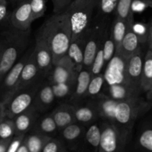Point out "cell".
I'll list each match as a JSON object with an SVG mask.
<instances>
[{
  "instance_id": "cell-1",
  "label": "cell",
  "mask_w": 152,
  "mask_h": 152,
  "mask_svg": "<svg viewBox=\"0 0 152 152\" xmlns=\"http://www.w3.org/2000/svg\"><path fill=\"white\" fill-rule=\"evenodd\" d=\"M37 37L44 40L53 54V64L67 54L72 38L71 22L65 12L52 15L39 28Z\"/></svg>"
},
{
  "instance_id": "cell-2",
  "label": "cell",
  "mask_w": 152,
  "mask_h": 152,
  "mask_svg": "<svg viewBox=\"0 0 152 152\" xmlns=\"http://www.w3.org/2000/svg\"><path fill=\"white\" fill-rule=\"evenodd\" d=\"M152 108L149 102L140 96L127 100L120 101L114 113V125L124 134L132 137V131L139 117L146 114Z\"/></svg>"
},
{
  "instance_id": "cell-3",
  "label": "cell",
  "mask_w": 152,
  "mask_h": 152,
  "mask_svg": "<svg viewBox=\"0 0 152 152\" xmlns=\"http://www.w3.org/2000/svg\"><path fill=\"white\" fill-rule=\"evenodd\" d=\"M98 0H73L65 10L70 19L72 38L86 35L94 22Z\"/></svg>"
},
{
  "instance_id": "cell-4",
  "label": "cell",
  "mask_w": 152,
  "mask_h": 152,
  "mask_svg": "<svg viewBox=\"0 0 152 152\" xmlns=\"http://www.w3.org/2000/svg\"><path fill=\"white\" fill-rule=\"evenodd\" d=\"M31 31H20L15 30L7 34L0 58V83L4 76L26 50L29 43Z\"/></svg>"
},
{
  "instance_id": "cell-5",
  "label": "cell",
  "mask_w": 152,
  "mask_h": 152,
  "mask_svg": "<svg viewBox=\"0 0 152 152\" xmlns=\"http://www.w3.org/2000/svg\"><path fill=\"white\" fill-rule=\"evenodd\" d=\"M99 152H129L132 137L124 134L113 123L100 120Z\"/></svg>"
},
{
  "instance_id": "cell-6",
  "label": "cell",
  "mask_w": 152,
  "mask_h": 152,
  "mask_svg": "<svg viewBox=\"0 0 152 152\" xmlns=\"http://www.w3.org/2000/svg\"><path fill=\"white\" fill-rule=\"evenodd\" d=\"M110 22V19L95 16L86 37L83 68L91 69L95 56L103 41Z\"/></svg>"
},
{
  "instance_id": "cell-7",
  "label": "cell",
  "mask_w": 152,
  "mask_h": 152,
  "mask_svg": "<svg viewBox=\"0 0 152 152\" xmlns=\"http://www.w3.org/2000/svg\"><path fill=\"white\" fill-rule=\"evenodd\" d=\"M42 80L17 92L7 103L4 104L7 118L13 119L16 115L25 111L33 105L37 89Z\"/></svg>"
},
{
  "instance_id": "cell-8",
  "label": "cell",
  "mask_w": 152,
  "mask_h": 152,
  "mask_svg": "<svg viewBox=\"0 0 152 152\" xmlns=\"http://www.w3.org/2000/svg\"><path fill=\"white\" fill-rule=\"evenodd\" d=\"M78 71L68 54L55 62L46 80L50 83H76Z\"/></svg>"
},
{
  "instance_id": "cell-9",
  "label": "cell",
  "mask_w": 152,
  "mask_h": 152,
  "mask_svg": "<svg viewBox=\"0 0 152 152\" xmlns=\"http://www.w3.org/2000/svg\"><path fill=\"white\" fill-rule=\"evenodd\" d=\"M32 50L33 48H31L25 51V53H23V55L21 56L20 59L13 65V66L4 76L2 80V88L4 90V97H3L2 102L4 104L7 103L13 96L22 68L25 66Z\"/></svg>"
},
{
  "instance_id": "cell-10",
  "label": "cell",
  "mask_w": 152,
  "mask_h": 152,
  "mask_svg": "<svg viewBox=\"0 0 152 152\" xmlns=\"http://www.w3.org/2000/svg\"><path fill=\"white\" fill-rule=\"evenodd\" d=\"M126 61L127 59L115 53L105 67V71L103 72L105 81V85H128L126 74Z\"/></svg>"
},
{
  "instance_id": "cell-11",
  "label": "cell",
  "mask_w": 152,
  "mask_h": 152,
  "mask_svg": "<svg viewBox=\"0 0 152 152\" xmlns=\"http://www.w3.org/2000/svg\"><path fill=\"white\" fill-rule=\"evenodd\" d=\"M34 53L40 75L45 80L47 78L53 65V54L47 43L37 36L34 47Z\"/></svg>"
},
{
  "instance_id": "cell-12",
  "label": "cell",
  "mask_w": 152,
  "mask_h": 152,
  "mask_svg": "<svg viewBox=\"0 0 152 152\" xmlns=\"http://www.w3.org/2000/svg\"><path fill=\"white\" fill-rule=\"evenodd\" d=\"M145 53L142 48L126 61V74L127 84L141 91V78Z\"/></svg>"
},
{
  "instance_id": "cell-13",
  "label": "cell",
  "mask_w": 152,
  "mask_h": 152,
  "mask_svg": "<svg viewBox=\"0 0 152 152\" xmlns=\"http://www.w3.org/2000/svg\"><path fill=\"white\" fill-rule=\"evenodd\" d=\"M42 80L43 79L41 77L37 62H36L35 56H34V48H33L32 51H31L25 66L22 68L19 81L16 85V89H15L13 96L17 92L22 91V89L29 87V86L34 85V83Z\"/></svg>"
},
{
  "instance_id": "cell-14",
  "label": "cell",
  "mask_w": 152,
  "mask_h": 152,
  "mask_svg": "<svg viewBox=\"0 0 152 152\" xmlns=\"http://www.w3.org/2000/svg\"><path fill=\"white\" fill-rule=\"evenodd\" d=\"M87 99L97 111L100 120H105L110 123L114 122V113L118 101L111 99L102 92Z\"/></svg>"
},
{
  "instance_id": "cell-15",
  "label": "cell",
  "mask_w": 152,
  "mask_h": 152,
  "mask_svg": "<svg viewBox=\"0 0 152 152\" xmlns=\"http://www.w3.org/2000/svg\"><path fill=\"white\" fill-rule=\"evenodd\" d=\"M56 101L51 85L46 79L43 80L39 86L34 97L33 106L40 114H45L50 109Z\"/></svg>"
},
{
  "instance_id": "cell-16",
  "label": "cell",
  "mask_w": 152,
  "mask_h": 152,
  "mask_svg": "<svg viewBox=\"0 0 152 152\" xmlns=\"http://www.w3.org/2000/svg\"><path fill=\"white\" fill-rule=\"evenodd\" d=\"M86 128V126L75 122L59 131L58 137L62 140L68 151L75 152L83 140Z\"/></svg>"
},
{
  "instance_id": "cell-17",
  "label": "cell",
  "mask_w": 152,
  "mask_h": 152,
  "mask_svg": "<svg viewBox=\"0 0 152 152\" xmlns=\"http://www.w3.org/2000/svg\"><path fill=\"white\" fill-rule=\"evenodd\" d=\"M33 22L34 21L31 17L30 0H23L12 12L10 16L12 26L17 31H31Z\"/></svg>"
},
{
  "instance_id": "cell-18",
  "label": "cell",
  "mask_w": 152,
  "mask_h": 152,
  "mask_svg": "<svg viewBox=\"0 0 152 152\" xmlns=\"http://www.w3.org/2000/svg\"><path fill=\"white\" fill-rule=\"evenodd\" d=\"M99 121L86 128L83 140L75 152H99L101 133Z\"/></svg>"
},
{
  "instance_id": "cell-19",
  "label": "cell",
  "mask_w": 152,
  "mask_h": 152,
  "mask_svg": "<svg viewBox=\"0 0 152 152\" xmlns=\"http://www.w3.org/2000/svg\"><path fill=\"white\" fill-rule=\"evenodd\" d=\"M72 106L74 118L77 123L88 127L100 120L97 111L88 99L80 103L72 105Z\"/></svg>"
},
{
  "instance_id": "cell-20",
  "label": "cell",
  "mask_w": 152,
  "mask_h": 152,
  "mask_svg": "<svg viewBox=\"0 0 152 152\" xmlns=\"http://www.w3.org/2000/svg\"><path fill=\"white\" fill-rule=\"evenodd\" d=\"M91 76V69L88 68H83L81 71H79L74 92L68 102L71 105H75L87 99L88 88Z\"/></svg>"
},
{
  "instance_id": "cell-21",
  "label": "cell",
  "mask_w": 152,
  "mask_h": 152,
  "mask_svg": "<svg viewBox=\"0 0 152 152\" xmlns=\"http://www.w3.org/2000/svg\"><path fill=\"white\" fill-rule=\"evenodd\" d=\"M102 93L118 102L140 96L142 91L126 84L105 85Z\"/></svg>"
},
{
  "instance_id": "cell-22",
  "label": "cell",
  "mask_w": 152,
  "mask_h": 152,
  "mask_svg": "<svg viewBox=\"0 0 152 152\" xmlns=\"http://www.w3.org/2000/svg\"><path fill=\"white\" fill-rule=\"evenodd\" d=\"M129 152H152V123L143 125L137 132Z\"/></svg>"
},
{
  "instance_id": "cell-23",
  "label": "cell",
  "mask_w": 152,
  "mask_h": 152,
  "mask_svg": "<svg viewBox=\"0 0 152 152\" xmlns=\"http://www.w3.org/2000/svg\"><path fill=\"white\" fill-rule=\"evenodd\" d=\"M40 114H39L33 105L23 112L16 115L13 119L16 129L15 135H25L34 127L36 120Z\"/></svg>"
},
{
  "instance_id": "cell-24",
  "label": "cell",
  "mask_w": 152,
  "mask_h": 152,
  "mask_svg": "<svg viewBox=\"0 0 152 152\" xmlns=\"http://www.w3.org/2000/svg\"><path fill=\"white\" fill-rule=\"evenodd\" d=\"M142 45L140 43L138 37L132 31V25H131V27L126 32L124 38L122 40L116 53H118L125 59H128L132 55L139 51L142 48Z\"/></svg>"
},
{
  "instance_id": "cell-25",
  "label": "cell",
  "mask_w": 152,
  "mask_h": 152,
  "mask_svg": "<svg viewBox=\"0 0 152 152\" xmlns=\"http://www.w3.org/2000/svg\"><path fill=\"white\" fill-rule=\"evenodd\" d=\"M59 132L66 126L75 123L73 106L69 102H61L51 111Z\"/></svg>"
},
{
  "instance_id": "cell-26",
  "label": "cell",
  "mask_w": 152,
  "mask_h": 152,
  "mask_svg": "<svg viewBox=\"0 0 152 152\" xmlns=\"http://www.w3.org/2000/svg\"><path fill=\"white\" fill-rule=\"evenodd\" d=\"M87 34L86 35L71 39L69 47H68V53H67V54L70 56V58L74 62L76 68H77V71L78 72L81 71L82 68H83L85 46H86Z\"/></svg>"
},
{
  "instance_id": "cell-27",
  "label": "cell",
  "mask_w": 152,
  "mask_h": 152,
  "mask_svg": "<svg viewBox=\"0 0 152 152\" xmlns=\"http://www.w3.org/2000/svg\"><path fill=\"white\" fill-rule=\"evenodd\" d=\"M31 131L50 137H57L59 134V129L50 112L39 114Z\"/></svg>"
},
{
  "instance_id": "cell-28",
  "label": "cell",
  "mask_w": 152,
  "mask_h": 152,
  "mask_svg": "<svg viewBox=\"0 0 152 152\" xmlns=\"http://www.w3.org/2000/svg\"><path fill=\"white\" fill-rule=\"evenodd\" d=\"M134 22V21L128 22V21L123 20V19H119L117 17H114L112 22L111 21L109 25V30L114 44H115L116 51L120 46L122 40L124 38L126 32Z\"/></svg>"
},
{
  "instance_id": "cell-29",
  "label": "cell",
  "mask_w": 152,
  "mask_h": 152,
  "mask_svg": "<svg viewBox=\"0 0 152 152\" xmlns=\"http://www.w3.org/2000/svg\"><path fill=\"white\" fill-rule=\"evenodd\" d=\"M50 138V137L30 131L25 135L23 142L29 152H42L43 147Z\"/></svg>"
},
{
  "instance_id": "cell-30",
  "label": "cell",
  "mask_w": 152,
  "mask_h": 152,
  "mask_svg": "<svg viewBox=\"0 0 152 152\" xmlns=\"http://www.w3.org/2000/svg\"><path fill=\"white\" fill-rule=\"evenodd\" d=\"M152 83V50L148 49L145 53L142 67L141 89L146 92L149 89Z\"/></svg>"
},
{
  "instance_id": "cell-31",
  "label": "cell",
  "mask_w": 152,
  "mask_h": 152,
  "mask_svg": "<svg viewBox=\"0 0 152 152\" xmlns=\"http://www.w3.org/2000/svg\"><path fill=\"white\" fill-rule=\"evenodd\" d=\"M75 84L76 83H62L50 84L56 100L62 101V102H68L72 96L74 88H75Z\"/></svg>"
},
{
  "instance_id": "cell-32",
  "label": "cell",
  "mask_w": 152,
  "mask_h": 152,
  "mask_svg": "<svg viewBox=\"0 0 152 152\" xmlns=\"http://www.w3.org/2000/svg\"><path fill=\"white\" fill-rule=\"evenodd\" d=\"M132 0H118L114 9V17L128 21L133 22L134 13L132 10Z\"/></svg>"
},
{
  "instance_id": "cell-33",
  "label": "cell",
  "mask_w": 152,
  "mask_h": 152,
  "mask_svg": "<svg viewBox=\"0 0 152 152\" xmlns=\"http://www.w3.org/2000/svg\"><path fill=\"white\" fill-rule=\"evenodd\" d=\"M101 48H102V54H103L104 62H105V67H106V65H108V62L112 59L113 56H114L116 53L115 44H114V40H113L112 37H111V33H110L109 25H108L106 34H105V37H104L103 42L101 45Z\"/></svg>"
},
{
  "instance_id": "cell-34",
  "label": "cell",
  "mask_w": 152,
  "mask_h": 152,
  "mask_svg": "<svg viewBox=\"0 0 152 152\" xmlns=\"http://www.w3.org/2000/svg\"><path fill=\"white\" fill-rule=\"evenodd\" d=\"M105 77H104L103 73L91 76V78L89 82L88 88L87 99L93 97L102 93L104 86H105Z\"/></svg>"
},
{
  "instance_id": "cell-35",
  "label": "cell",
  "mask_w": 152,
  "mask_h": 152,
  "mask_svg": "<svg viewBox=\"0 0 152 152\" xmlns=\"http://www.w3.org/2000/svg\"><path fill=\"white\" fill-rule=\"evenodd\" d=\"M117 1L118 0H98L96 16L110 19V16L114 14Z\"/></svg>"
},
{
  "instance_id": "cell-36",
  "label": "cell",
  "mask_w": 152,
  "mask_h": 152,
  "mask_svg": "<svg viewBox=\"0 0 152 152\" xmlns=\"http://www.w3.org/2000/svg\"><path fill=\"white\" fill-rule=\"evenodd\" d=\"M42 152H70L59 137H50L44 145Z\"/></svg>"
},
{
  "instance_id": "cell-37",
  "label": "cell",
  "mask_w": 152,
  "mask_h": 152,
  "mask_svg": "<svg viewBox=\"0 0 152 152\" xmlns=\"http://www.w3.org/2000/svg\"><path fill=\"white\" fill-rule=\"evenodd\" d=\"M16 134L14 122L13 119L5 118L0 123V139H9Z\"/></svg>"
},
{
  "instance_id": "cell-38",
  "label": "cell",
  "mask_w": 152,
  "mask_h": 152,
  "mask_svg": "<svg viewBox=\"0 0 152 152\" xmlns=\"http://www.w3.org/2000/svg\"><path fill=\"white\" fill-rule=\"evenodd\" d=\"M30 5L33 21L44 16L47 8L45 0H30Z\"/></svg>"
},
{
  "instance_id": "cell-39",
  "label": "cell",
  "mask_w": 152,
  "mask_h": 152,
  "mask_svg": "<svg viewBox=\"0 0 152 152\" xmlns=\"http://www.w3.org/2000/svg\"><path fill=\"white\" fill-rule=\"evenodd\" d=\"M132 29L136 34L137 37H138L141 44L143 45L147 42L148 30H149V25L148 24L134 22L132 25Z\"/></svg>"
},
{
  "instance_id": "cell-40",
  "label": "cell",
  "mask_w": 152,
  "mask_h": 152,
  "mask_svg": "<svg viewBox=\"0 0 152 152\" xmlns=\"http://www.w3.org/2000/svg\"><path fill=\"white\" fill-rule=\"evenodd\" d=\"M131 7L134 13H140L148 7L152 8V0H132Z\"/></svg>"
},
{
  "instance_id": "cell-41",
  "label": "cell",
  "mask_w": 152,
  "mask_h": 152,
  "mask_svg": "<svg viewBox=\"0 0 152 152\" xmlns=\"http://www.w3.org/2000/svg\"><path fill=\"white\" fill-rule=\"evenodd\" d=\"M53 3V10L54 14L62 13L66 10L73 0H51Z\"/></svg>"
},
{
  "instance_id": "cell-42",
  "label": "cell",
  "mask_w": 152,
  "mask_h": 152,
  "mask_svg": "<svg viewBox=\"0 0 152 152\" xmlns=\"http://www.w3.org/2000/svg\"><path fill=\"white\" fill-rule=\"evenodd\" d=\"M25 135H15L12 138L6 152H16L19 149L21 144L23 142Z\"/></svg>"
},
{
  "instance_id": "cell-43",
  "label": "cell",
  "mask_w": 152,
  "mask_h": 152,
  "mask_svg": "<svg viewBox=\"0 0 152 152\" xmlns=\"http://www.w3.org/2000/svg\"><path fill=\"white\" fill-rule=\"evenodd\" d=\"M7 13V0H0V22L4 20Z\"/></svg>"
},
{
  "instance_id": "cell-44",
  "label": "cell",
  "mask_w": 152,
  "mask_h": 152,
  "mask_svg": "<svg viewBox=\"0 0 152 152\" xmlns=\"http://www.w3.org/2000/svg\"><path fill=\"white\" fill-rule=\"evenodd\" d=\"M12 138H9V139H0V152L7 151V147H8Z\"/></svg>"
},
{
  "instance_id": "cell-45",
  "label": "cell",
  "mask_w": 152,
  "mask_h": 152,
  "mask_svg": "<svg viewBox=\"0 0 152 152\" xmlns=\"http://www.w3.org/2000/svg\"><path fill=\"white\" fill-rule=\"evenodd\" d=\"M148 25H149V30H148V39H147L146 43H148V49L152 50V19L151 22L148 23Z\"/></svg>"
},
{
  "instance_id": "cell-46",
  "label": "cell",
  "mask_w": 152,
  "mask_h": 152,
  "mask_svg": "<svg viewBox=\"0 0 152 152\" xmlns=\"http://www.w3.org/2000/svg\"><path fill=\"white\" fill-rule=\"evenodd\" d=\"M5 117V105L2 101H0V123L3 121Z\"/></svg>"
},
{
  "instance_id": "cell-47",
  "label": "cell",
  "mask_w": 152,
  "mask_h": 152,
  "mask_svg": "<svg viewBox=\"0 0 152 152\" xmlns=\"http://www.w3.org/2000/svg\"><path fill=\"white\" fill-rule=\"evenodd\" d=\"M145 93H146V98H145V99L149 102L150 105L152 106V83L151 86H150L149 89Z\"/></svg>"
},
{
  "instance_id": "cell-48",
  "label": "cell",
  "mask_w": 152,
  "mask_h": 152,
  "mask_svg": "<svg viewBox=\"0 0 152 152\" xmlns=\"http://www.w3.org/2000/svg\"><path fill=\"white\" fill-rule=\"evenodd\" d=\"M16 152H29L28 151V148H27L26 145L25 144V142H22V144H21V145L19 146V149L17 150V151Z\"/></svg>"
},
{
  "instance_id": "cell-49",
  "label": "cell",
  "mask_w": 152,
  "mask_h": 152,
  "mask_svg": "<svg viewBox=\"0 0 152 152\" xmlns=\"http://www.w3.org/2000/svg\"><path fill=\"white\" fill-rule=\"evenodd\" d=\"M2 49H3V43H2V45H1V48H0V58H1V52H2Z\"/></svg>"
},
{
  "instance_id": "cell-50",
  "label": "cell",
  "mask_w": 152,
  "mask_h": 152,
  "mask_svg": "<svg viewBox=\"0 0 152 152\" xmlns=\"http://www.w3.org/2000/svg\"><path fill=\"white\" fill-rule=\"evenodd\" d=\"M12 1H14V2H18V1H20L21 2V1H22L23 0H12Z\"/></svg>"
},
{
  "instance_id": "cell-51",
  "label": "cell",
  "mask_w": 152,
  "mask_h": 152,
  "mask_svg": "<svg viewBox=\"0 0 152 152\" xmlns=\"http://www.w3.org/2000/svg\"><path fill=\"white\" fill-rule=\"evenodd\" d=\"M1 45H2V42H1V43H0V48H1Z\"/></svg>"
}]
</instances>
